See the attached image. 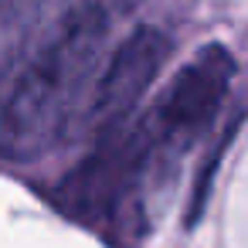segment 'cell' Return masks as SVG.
<instances>
[{
  "label": "cell",
  "mask_w": 248,
  "mask_h": 248,
  "mask_svg": "<svg viewBox=\"0 0 248 248\" xmlns=\"http://www.w3.org/2000/svg\"><path fill=\"white\" fill-rule=\"evenodd\" d=\"M119 21L123 17L106 0H78L62 17L55 38L11 85L4 106V143L11 156H28L45 140H51Z\"/></svg>",
  "instance_id": "1"
},
{
  "label": "cell",
  "mask_w": 248,
  "mask_h": 248,
  "mask_svg": "<svg viewBox=\"0 0 248 248\" xmlns=\"http://www.w3.org/2000/svg\"><path fill=\"white\" fill-rule=\"evenodd\" d=\"M231 78H234V58L228 55L224 45L201 48L194 55V62H187L173 75V82L160 95L156 109L146 116L163 156L170 150H184L190 140H197L214 123V116L231 89Z\"/></svg>",
  "instance_id": "2"
},
{
  "label": "cell",
  "mask_w": 248,
  "mask_h": 248,
  "mask_svg": "<svg viewBox=\"0 0 248 248\" xmlns=\"http://www.w3.org/2000/svg\"><path fill=\"white\" fill-rule=\"evenodd\" d=\"M170 51H173V41L160 28H136L112 51L102 78L95 82L92 106H89V119L92 126H99V133L123 126L133 116L140 99L150 92V85L163 72Z\"/></svg>",
  "instance_id": "3"
},
{
  "label": "cell",
  "mask_w": 248,
  "mask_h": 248,
  "mask_svg": "<svg viewBox=\"0 0 248 248\" xmlns=\"http://www.w3.org/2000/svg\"><path fill=\"white\" fill-rule=\"evenodd\" d=\"M106 4H109V7H112L119 17H129V14H133V11L143 4V0H106Z\"/></svg>",
  "instance_id": "4"
}]
</instances>
